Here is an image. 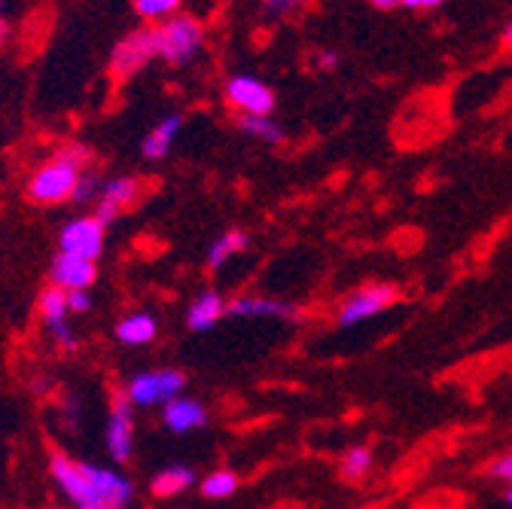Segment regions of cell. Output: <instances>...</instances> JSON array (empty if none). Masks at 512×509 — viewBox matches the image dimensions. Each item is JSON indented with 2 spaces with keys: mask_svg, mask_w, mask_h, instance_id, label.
<instances>
[{
  "mask_svg": "<svg viewBox=\"0 0 512 509\" xmlns=\"http://www.w3.org/2000/svg\"><path fill=\"white\" fill-rule=\"evenodd\" d=\"M186 388V375L180 369H150L128 378L125 385V403L132 409H153V406H168L171 400L180 397Z\"/></svg>",
  "mask_w": 512,
  "mask_h": 509,
  "instance_id": "obj_4",
  "label": "cell"
},
{
  "mask_svg": "<svg viewBox=\"0 0 512 509\" xmlns=\"http://www.w3.org/2000/svg\"><path fill=\"white\" fill-rule=\"evenodd\" d=\"M180 4L183 0H135V13L144 19V22H165L171 16L180 13Z\"/></svg>",
  "mask_w": 512,
  "mask_h": 509,
  "instance_id": "obj_23",
  "label": "cell"
},
{
  "mask_svg": "<svg viewBox=\"0 0 512 509\" xmlns=\"http://www.w3.org/2000/svg\"><path fill=\"white\" fill-rule=\"evenodd\" d=\"M223 314H226V299L217 290H205L192 299V305L186 311V327L192 333H208L211 327L220 324Z\"/></svg>",
  "mask_w": 512,
  "mask_h": 509,
  "instance_id": "obj_16",
  "label": "cell"
},
{
  "mask_svg": "<svg viewBox=\"0 0 512 509\" xmlns=\"http://www.w3.org/2000/svg\"><path fill=\"white\" fill-rule=\"evenodd\" d=\"M10 40V25L4 22V19H0V46H4Z\"/></svg>",
  "mask_w": 512,
  "mask_h": 509,
  "instance_id": "obj_32",
  "label": "cell"
},
{
  "mask_svg": "<svg viewBox=\"0 0 512 509\" xmlns=\"http://www.w3.org/2000/svg\"><path fill=\"white\" fill-rule=\"evenodd\" d=\"M141 193H144V186H141L138 177H110V180H104L101 189H98V199H95V217L104 226H110L122 211H128L141 199Z\"/></svg>",
  "mask_w": 512,
  "mask_h": 509,
  "instance_id": "obj_10",
  "label": "cell"
},
{
  "mask_svg": "<svg viewBox=\"0 0 512 509\" xmlns=\"http://www.w3.org/2000/svg\"><path fill=\"white\" fill-rule=\"evenodd\" d=\"M308 7V0H260V10L266 19L278 22V19H290L296 13H302Z\"/></svg>",
  "mask_w": 512,
  "mask_h": 509,
  "instance_id": "obj_24",
  "label": "cell"
},
{
  "mask_svg": "<svg viewBox=\"0 0 512 509\" xmlns=\"http://www.w3.org/2000/svg\"><path fill=\"white\" fill-rule=\"evenodd\" d=\"M442 4H445V0H418V10H436Z\"/></svg>",
  "mask_w": 512,
  "mask_h": 509,
  "instance_id": "obj_30",
  "label": "cell"
},
{
  "mask_svg": "<svg viewBox=\"0 0 512 509\" xmlns=\"http://www.w3.org/2000/svg\"><path fill=\"white\" fill-rule=\"evenodd\" d=\"M192 485H196V470L186 467V464H171L165 470H159L150 482V491L153 497H177L183 491H189Z\"/></svg>",
  "mask_w": 512,
  "mask_h": 509,
  "instance_id": "obj_18",
  "label": "cell"
},
{
  "mask_svg": "<svg viewBox=\"0 0 512 509\" xmlns=\"http://www.w3.org/2000/svg\"><path fill=\"white\" fill-rule=\"evenodd\" d=\"M49 476L74 509H128L135 500V482L119 470L74 461L61 452L52 455Z\"/></svg>",
  "mask_w": 512,
  "mask_h": 509,
  "instance_id": "obj_1",
  "label": "cell"
},
{
  "mask_svg": "<svg viewBox=\"0 0 512 509\" xmlns=\"http://www.w3.org/2000/svg\"><path fill=\"white\" fill-rule=\"evenodd\" d=\"M500 43H503V49H512V22L506 25V31H503V37H500Z\"/></svg>",
  "mask_w": 512,
  "mask_h": 509,
  "instance_id": "obj_31",
  "label": "cell"
},
{
  "mask_svg": "<svg viewBox=\"0 0 512 509\" xmlns=\"http://www.w3.org/2000/svg\"><path fill=\"white\" fill-rule=\"evenodd\" d=\"M153 37H156V58H162L171 68H183L202 52L205 25L196 16L177 13V16L153 25Z\"/></svg>",
  "mask_w": 512,
  "mask_h": 509,
  "instance_id": "obj_3",
  "label": "cell"
},
{
  "mask_svg": "<svg viewBox=\"0 0 512 509\" xmlns=\"http://www.w3.org/2000/svg\"><path fill=\"white\" fill-rule=\"evenodd\" d=\"M101 183H104V180H98V174L86 168V171H83V177H80V183H77L74 202H77V205L95 202V199H98V189H101Z\"/></svg>",
  "mask_w": 512,
  "mask_h": 509,
  "instance_id": "obj_25",
  "label": "cell"
},
{
  "mask_svg": "<svg viewBox=\"0 0 512 509\" xmlns=\"http://www.w3.org/2000/svg\"><path fill=\"white\" fill-rule=\"evenodd\" d=\"M226 314L232 317H275V321H299L302 311L290 302L269 296H235L226 302Z\"/></svg>",
  "mask_w": 512,
  "mask_h": 509,
  "instance_id": "obj_13",
  "label": "cell"
},
{
  "mask_svg": "<svg viewBox=\"0 0 512 509\" xmlns=\"http://www.w3.org/2000/svg\"><path fill=\"white\" fill-rule=\"evenodd\" d=\"M0 10H4V0H0Z\"/></svg>",
  "mask_w": 512,
  "mask_h": 509,
  "instance_id": "obj_35",
  "label": "cell"
},
{
  "mask_svg": "<svg viewBox=\"0 0 512 509\" xmlns=\"http://www.w3.org/2000/svg\"><path fill=\"white\" fill-rule=\"evenodd\" d=\"M98 281V266L89 260H77V257H58L49 266V284L64 290V293H77V290H89Z\"/></svg>",
  "mask_w": 512,
  "mask_h": 509,
  "instance_id": "obj_12",
  "label": "cell"
},
{
  "mask_svg": "<svg viewBox=\"0 0 512 509\" xmlns=\"http://www.w3.org/2000/svg\"><path fill=\"white\" fill-rule=\"evenodd\" d=\"M506 503H509V506H512V488H509V491H506Z\"/></svg>",
  "mask_w": 512,
  "mask_h": 509,
  "instance_id": "obj_34",
  "label": "cell"
},
{
  "mask_svg": "<svg viewBox=\"0 0 512 509\" xmlns=\"http://www.w3.org/2000/svg\"><path fill=\"white\" fill-rule=\"evenodd\" d=\"M339 68V52L333 49H324V52H317V71H324V74H333Z\"/></svg>",
  "mask_w": 512,
  "mask_h": 509,
  "instance_id": "obj_28",
  "label": "cell"
},
{
  "mask_svg": "<svg viewBox=\"0 0 512 509\" xmlns=\"http://www.w3.org/2000/svg\"><path fill=\"white\" fill-rule=\"evenodd\" d=\"M183 132V116L180 113H168V116H162L153 129L147 132V138H144V144H141V153H144V159H150V162H159V159H165L168 153H171V147H174V141H177V135Z\"/></svg>",
  "mask_w": 512,
  "mask_h": 509,
  "instance_id": "obj_15",
  "label": "cell"
},
{
  "mask_svg": "<svg viewBox=\"0 0 512 509\" xmlns=\"http://www.w3.org/2000/svg\"><path fill=\"white\" fill-rule=\"evenodd\" d=\"M86 150L83 147H68L46 159L25 186V196L34 205H61V202H74L77 183L86 171Z\"/></svg>",
  "mask_w": 512,
  "mask_h": 509,
  "instance_id": "obj_2",
  "label": "cell"
},
{
  "mask_svg": "<svg viewBox=\"0 0 512 509\" xmlns=\"http://www.w3.org/2000/svg\"><path fill=\"white\" fill-rule=\"evenodd\" d=\"M369 4L375 10H384V13H391V10H403V0H369Z\"/></svg>",
  "mask_w": 512,
  "mask_h": 509,
  "instance_id": "obj_29",
  "label": "cell"
},
{
  "mask_svg": "<svg viewBox=\"0 0 512 509\" xmlns=\"http://www.w3.org/2000/svg\"><path fill=\"white\" fill-rule=\"evenodd\" d=\"M159 336V321L150 311H135L116 324V342L125 348H144Z\"/></svg>",
  "mask_w": 512,
  "mask_h": 509,
  "instance_id": "obj_17",
  "label": "cell"
},
{
  "mask_svg": "<svg viewBox=\"0 0 512 509\" xmlns=\"http://www.w3.org/2000/svg\"><path fill=\"white\" fill-rule=\"evenodd\" d=\"M162 424H165V430H171L177 436L180 433H192V430H199V427L208 424V409L199 400L177 397L168 406H162Z\"/></svg>",
  "mask_w": 512,
  "mask_h": 509,
  "instance_id": "obj_14",
  "label": "cell"
},
{
  "mask_svg": "<svg viewBox=\"0 0 512 509\" xmlns=\"http://www.w3.org/2000/svg\"><path fill=\"white\" fill-rule=\"evenodd\" d=\"M397 299H400V290H397L394 284H366V287L354 290V293L342 302L336 324H339L342 330L357 327V324L369 321V317L381 314L384 308H391Z\"/></svg>",
  "mask_w": 512,
  "mask_h": 509,
  "instance_id": "obj_7",
  "label": "cell"
},
{
  "mask_svg": "<svg viewBox=\"0 0 512 509\" xmlns=\"http://www.w3.org/2000/svg\"><path fill=\"white\" fill-rule=\"evenodd\" d=\"M238 488H241V479H238V473H232V470H214V473H208V476L199 482V491H202V497H208V500H226V497H232Z\"/></svg>",
  "mask_w": 512,
  "mask_h": 509,
  "instance_id": "obj_21",
  "label": "cell"
},
{
  "mask_svg": "<svg viewBox=\"0 0 512 509\" xmlns=\"http://www.w3.org/2000/svg\"><path fill=\"white\" fill-rule=\"evenodd\" d=\"M372 470V452L366 449V445H351V449L342 455V467H339V473H342V479L345 482H351V485H357V482H363L366 479V473Z\"/></svg>",
  "mask_w": 512,
  "mask_h": 509,
  "instance_id": "obj_22",
  "label": "cell"
},
{
  "mask_svg": "<svg viewBox=\"0 0 512 509\" xmlns=\"http://www.w3.org/2000/svg\"><path fill=\"white\" fill-rule=\"evenodd\" d=\"M403 10H418V0H403Z\"/></svg>",
  "mask_w": 512,
  "mask_h": 509,
  "instance_id": "obj_33",
  "label": "cell"
},
{
  "mask_svg": "<svg viewBox=\"0 0 512 509\" xmlns=\"http://www.w3.org/2000/svg\"><path fill=\"white\" fill-rule=\"evenodd\" d=\"M104 238H107V226L95 214L74 217V220L64 223L61 232H58V253H64V257L98 263V257L104 253Z\"/></svg>",
  "mask_w": 512,
  "mask_h": 509,
  "instance_id": "obj_5",
  "label": "cell"
},
{
  "mask_svg": "<svg viewBox=\"0 0 512 509\" xmlns=\"http://www.w3.org/2000/svg\"><path fill=\"white\" fill-rule=\"evenodd\" d=\"M247 244H250V238H247L244 229H229V232H223V235L208 247V269L226 266V263L235 257V253L247 250Z\"/></svg>",
  "mask_w": 512,
  "mask_h": 509,
  "instance_id": "obj_19",
  "label": "cell"
},
{
  "mask_svg": "<svg viewBox=\"0 0 512 509\" xmlns=\"http://www.w3.org/2000/svg\"><path fill=\"white\" fill-rule=\"evenodd\" d=\"M104 445H107V455L116 464H128L135 455V415H132V406H128L125 400L113 403V409L107 415Z\"/></svg>",
  "mask_w": 512,
  "mask_h": 509,
  "instance_id": "obj_11",
  "label": "cell"
},
{
  "mask_svg": "<svg viewBox=\"0 0 512 509\" xmlns=\"http://www.w3.org/2000/svg\"><path fill=\"white\" fill-rule=\"evenodd\" d=\"M238 129L256 141H263V144H284L287 141V132L272 116H238Z\"/></svg>",
  "mask_w": 512,
  "mask_h": 509,
  "instance_id": "obj_20",
  "label": "cell"
},
{
  "mask_svg": "<svg viewBox=\"0 0 512 509\" xmlns=\"http://www.w3.org/2000/svg\"><path fill=\"white\" fill-rule=\"evenodd\" d=\"M226 101L238 110V116H272L278 104L272 86L250 74H238L226 83Z\"/></svg>",
  "mask_w": 512,
  "mask_h": 509,
  "instance_id": "obj_9",
  "label": "cell"
},
{
  "mask_svg": "<svg viewBox=\"0 0 512 509\" xmlns=\"http://www.w3.org/2000/svg\"><path fill=\"white\" fill-rule=\"evenodd\" d=\"M156 58V37H153V25L138 28L132 34H125L113 52H110V77L125 83L132 80L138 71H144L150 61Z\"/></svg>",
  "mask_w": 512,
  "mask_h": 509,
  "instance_id": "obj_6",
  "label": "cell"
},
{
  "mask_svg": "<svg viewBox=\"0 0 512 509\" xmlns=\"http://www.w3.org/2000/svg\"><path fill=\"white\" fill-rule=\"evenodd\" d=\"M40 317H43V327L49 333V339L61 348V351H74L77 348V333L71 327V308H68V293L58 290V287H46L40 293Z\"/></svg>",
  "mask_w": 512,
  "mask_h": 509,
  "instance_id": "obj_8",
  "label": "cell"
},
{
  "mask_svg": "<svg viewBox=\"0 0 512 509\" xmlns=\"http://www.w3.org/2000/svg\"><path fill=\"white\" fill-rule=\"evenodd\" d=\"M491 479H500V482H509L512 485V452H506V455H500V458H494L491 464H488V470H485Z\"/></svg>",
  "mask_w": 512,
  "mask_h": 509,
  "instance_id": "obj_26",
  "label": "cell"
},
{
  "mask_svg": "<svg viewBox=\"0 0 512 509\" xmlns=\"http://www.w3.org/2000/svg\"><path fill=\"white\" fill-rule=\"evenodd\" d=\"M68 308H71V314H89L92 311V293L89 290L68 293Z\"/></svg>",
  "mask_w": 512,
  "mask_h": 509,
  "instance_id": "obj_27",
  "label": "cell"
}]
</instances>
